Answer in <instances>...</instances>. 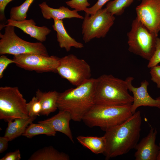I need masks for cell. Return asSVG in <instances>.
Returning a JSON list of instances; mask_svg holds the SVG:
<instances>
[{"label": "cell", "mask_w": 160, "mask_h": 160, "mask_svg": "<svg viewBox=\"0 0 160 160\" xmlns=\"http://www.w3.org/2000/svg\"><path fill=\"white\" fill-rule=\"evenodd\" d=\"M59 92L56 91L43 92L38 89L36 96L41 102L42 110L40 115L48 116L57 109V101Z\"/></svg>", "instance_id": "cell-18"}, {"label": "cell", "mask_w": 160, "mask_h": 160, "mask_svg": "<svg viewBox=\"0 0 160 160\" xmlns=\"http://www.w3.org/2000/svg\"><path fill=\"white\" fill-rule=\"evenodd\" d=\"M72 120L70 113L65 110H59L58 113L52 117L38 122L46 124L55 132H59L66 135L73 143L74 141L70 127L69 123Z\"/></svg>", "instance_id": "cell-15"}, {"label": "cell", "mask_w": 160, "mask_h": 160, "mask_svg": "<svg viewBox=\"0 0 160 160\" xmlns=\"http://www.w3.org/2000/svg\"><path fill=\"white\" fill-rule=\"evenodd\" d=\"M159 150L158 155L157 157V160H160V142L159 144Z\"/></svg>", "instance_id": "cell-34"}, {"label": "cell", "mask_w": 160, "mask_h": 160, "mask_svg": "<svg viewBox=\"0 0 160 160\" xmlns=\"http://www.w3.org/2000/svg\"><path fill=\"white\" fill-rule=\"evenodd\" d=\"M8 140L4 136L0 137V153H2L7 149L8 146Z\"/></svg>", "instance_id": "cell-33"}, {"label": "cell", "mask_w": 160, "mask_h": 160, "mask_svg": "<svg viewBox=\"0 0 160 160\" xmlns=\"http://www.w3.org/2000/svg\"><path fill=\"white\" fill-rule=\"evenodd\" d=\"M36 117H29L28 119L16 118L8 122V125L4 136L9 141H12L22 135L26 128L36 118Z\"/></svg>", "instance_id": "cell-19"}, {"label": "cell", "mask_w": 160, "mask_h": 160, "mask_svg": "<svg viewBox=\"0 0 160 160\" xmlns=\"http://www.w3.org/2000/svg\"><path fill=\"white\" fill-rule=\"evenodd\" d=\"M132 104L118 106L95 105L82 121L89 127H99L105 132L122 123L133 115L131 111Z\"/></svg>", "instance_id": "cell-4"}, {"label": "cell", "mask_w": 160, "mask_h": 160, "mask_svg": "<svg viewBox=\"0 0 160 160\" xmlns=\"http://www.w3.org/2000/svg\"><path fill=\"white\" fill-rule=\"evenodd\" d=\"M115 17L105 8L95 13H85L82 25L83 39L87 43L94 38L105 37L114 23Z\"/></svg>", "instance_id": "cell-8"}, {"label": "cell", "mask_w": 160, "mask_h": 160, "mask_svg": "<svg viewBox=\"0 0 160 160\" xmlns=\"http://www.w3.org/2000/svg\"><path fill=\"white\" fill-rule=\"evenodd\" d=\"M15 63L12 59L8 58L6 56L2 55L0 57V79L2 78L4 71L10 64Z\"/></svg>", "instance_id": "cell-30"}, {"label": "cell", "mask_w": 160, "mask_h": 160, "mask_svg": "<svg viewBox=\"0 0 160 160\" xmlns=\"http://www.w3.org/2000/svg\"><path fill=\"white\" fill-rule=\"evenodd\" d=\"M67 154L60 152L51 146L45 147L33 153L29 160H69Z\"/></svg>", "instance_id": "cell-20"}, {"label": "cell", "mask_w": 160, "mask_h": 160, "mask_svg": "<svg viewBox=\"0 0 160 160\" xmlns=\"http://www.w3.org/2000/svg\"><path fill=\"white\" fill-rule=\"evenodd\" d=\"M135 10L137 18L158 37L160 31V0H142Z\"/></svg>", "instance_id": "cell-11"}, {"label": "cell", "mask_w": 160, "mask_h": 160, "mask_svg": "<svg viewBox=\"0 0 160 160\" xmlns=\"http://www.w3.org/2000/svg\"><path fill=\"white\" fill-rule=\"evenodd\" d=\"M135 0H114L109 1L106 8L112 15H122L126 8L129 6Z\"/></svg>", "instance_id": "cell-24"}, {"label": "cell", "mask_w": 160, "mask_h": 160, "mask_svg": "<svg viewBox=\"0 0 160 160\" xmlns=\"http://www.w3.org/2000/svg\"><path fill=\"white\" fill-rule=\"evenodd\" d=\"M27 103L17 87H0L1 119L8 122L16 118H28Z\"/></svg>", "instance_id": "cell-7"}, {"label": "cell", "mask_w": 160, "mask_h": 160, "mask_svg": "<svg viewBox=\"0 0 160 160\" xmlns=\"http://www.w3.org/2000/svg\"><path fill=\"white\" fill-rule=\"evenodd\" d=\"M76 139L82 145L95 154L103 153L105 152L106 141L103 136L97 137L81 135L78 136Z\"/></svg>", "instance_id": "cell-21"}, {"label": "cell", "mask_w": 160, "mask_h": 160, "mask_svg": "<svg viewBox=\"0 0 160 160\" xmlns=\"http://www.w3.org/2000/svg\"><path fill=\"white\" fill-rule=\"evenodd\" d=\"M65 3L68 6L78 11H84L90 5L87 0H71L66 1Z\"/></svg>", "instance_id": "cell-26"}, {"label": "cell", "mask_w": 160, "mask_h": 160, "mask_svg": "<svg viewBox=\"0 0 160 160\" xmlns=\"http://www.w3.org/2000/svg\"><path fill=\"white\" fill-rule=\"evenodd\" d=\"M151 80L157 85L160 89V65H158L150 68V72Z\"/></svg>", "instance_id": "cell-29"}, {"label": "cell", "mask_w": 160, "mask_h": 160, "mask_svg": "<svg viewBox=\"0 0 160 160\" xmlns=\"http://www.w3.org/2000/svg\"><path fill=\"white\" fill-rule=\"evenodd\" d=\"M129 51L149 60L155 50L158 37L151 33L136 17L127 34Z\"/></svg>", "instance_id": "cell-6"}, {"label": "cell", "mask_w": 160, "mask_h": 160, "mask_svg": "<svg viewBox=\"0 0 160 160\" xmlns=\"http://www.w3.org/2000/svg\"><path fill=\"white\" fill-rule=\"evenodd\" d=\"M15 27L5 25L4 34L0 33V54L14 55L33 54L49 56L45 46L41 42H31L18 36L15 31Z\"/></svg>", "instance_id": "cell-5"}, {"label": "cell", "mask_w": 160, "mask_h": 160, "mask_svg": "<svg viewBox=\"0 0 160 160\" xmlns=\"http://www.w3.org/2000/svg\"><path fill=\"white\" fill-rule=\"evenodd\" d=\"M57 73L76 87L91 78L92 76L89 65L72 54L60 58Z\"/></svg>", "instance_id": "cell-9"}, {"label": "cell", "mask_w": 160, "mask_h": 160, "mask_svg": "<svg viewBox=\"0 0 160 160\" xmlns=\"http://www.w3.org/2000/svg\"><path fill=\"white\" fill-rule=\"evenodd\" d=\"M43 17L47 19H56L62 20L65 18H73L84 19V17L79 15L76 10H71L63 6L58 8H54L49 6L46 2L39 4Z\"/></svg>", "instance_id": "cell-16"}, {"label": "cell", "mask_w": 160, "mask_h": 160, "mask_svg": "<svg viewBox=\"0 0 160 160\" xmlns=\"http://www.w3.org/2000/svg\"><path fill=\"white\" fill-rule=\"evenodd\" d=\"M139 0V1H140V0Z\"/></svg>", "instance_id": "cell-35"}, {"label": "cell", "mask_w": 160, "mask_h": 160, "mask_svg": "<svg viewBox=\"0 0 160 160\" xmlns=\"http://www.w3.org/2000/svg\"><path fill=\"white\" fill-rule=\"evenodd\" d=\"M26 108L29 117L39 116L41 111V105L40 100L36 96L26 104Z\"/></svg>", "instance_id": "cell-25"}, {"label": "cell", "mask_w": 160, "mask_h": 160, "mask_svg": "<svg viewBox=\"0 0 160 160\" xmlns=\"http://www.w3.org/2000/svg\"><path fill=\"white\" fill-rule=\"evenodd\" d=\"M5 25H11L18 28L31 37L41 42L46 40L47 36L51 32V29L46 26L36 25L35 22L32 19L17 21L9 19L7 20Z\"/></svg>", "instance_id": "cell-14"}, {"label": "cell", "mask_w": 160, "mask_h": 160, "mask_svg": "<svg viewBox=\"0 0 160 160\" xmlns=\"http://www.w3.org/2000/svg\"><path fill=\"white\" fill-rule=\"evenodd\" d=\"M134 79L133 77L129 76L125 79L129 90L133 95V102L131 108L132 113H135L137 109L141 106L155 107L160 109V96L153 99L150 96L147 90L148 82L145 80L141 83L140 87H137L132 85V81Z\"/></svg>", "instance_id": "cell-12"}, {"label": "cell", "mask_w": 160, "mask_h": 160, "mask_svg": "<svg viewBox=\"0 0 160 160\" xmlns=\"http://www.w3.org/2000/svg\"><path fill=\"white\" fill-rule=\"evenodd\" d=\"M156 129L151 128L147 135L138 143L134 149L136 160H157L159 148L155 143Z\"/></svg>", "instance_id": "cell-13"}, {"label": "cell", "mask_w": 160, "mask_h": 160, "mask_svg": "<svg viewBox=\"0 0 160 160\" xmlns=\"http://www.w3.org/2000/svg\"><path fill=\"white\" fill-rule=\"evenodd\" d=\"M52 28L56 32L57 40L61 48L69 52L71 47L81 49L84 47L83 44L76 41L68 33L64 25L62 20L53 19Z\"/></svg>", "instance_id": "cell-17"}, {"label": "cell", "mask_w": 160, "mask_h": 160, "mask_svg": "<svg viewBox=\"0 0 160 160\" xmlns=\"http://www.w3.org/2000/svg\"><path fill=\"white\" fill-rule=\"evenodd\" d=\"M56 134V132L46 124L39 123L35 124L32 122L27 127L22 135L31 138L40 135L54 136Z\"/></svg>", "instance_id": "cell-22"}, {"label": "cell", "mask_w": 160, "mask_h": 160, "mask_svg": "<svg viewBox=\"0 0 160 160\" xmlns=\"http://www.w3.org/2000/svg\"><path fill=\"white\" fill-rule=\"evenodd\" d=\"M13 59L17 66L25 70L39 73H57L60 58L54 55L26 54L14 55Z\"/></svg>", "instance_id": "cell-10"}, {"label": "cell", "mask_w": 160, "mask_h": 160, "mask_svg": "<svg viewBox=\"0 0 160 160\" xmlns=\"http://www.w3.org/2000/svg\"><path fill=\"white\" fill-rule=\"evenodd\" d=\"M160 63V38L157 37L156 39V49L155 52L149 60L147 67L151 68Z\"/></svg>", "instance_id": "cell-27"}, {"label": "cell", "mask_w": 160, "mask_h": 160, "mask_svg": "<svg viewBox=\"0 0 160 160\" xmlns=\"http://www.w3.org/2000/svg\"><path fill=\"white\" fill-rule=\"evenodd\" d=\"M142 122L138 111L122 123L105 131L103 154L106 159L126 154L135 148L140 138Z\"/></svg>", "instance_id": "cell-1"}, {"label": "cell", "mask_w": 160, "mask_h": 160, "mask_svg": "<svg viewBox=\"0 0 160 160\" xmlns=\"http://www.w3.org/2000/svg\"><path fill=\"white\" fill-rule=\"evenodd\" d=\"M34 0H25L20 5L12 7L10 10L9 19L17 21L26 20L28 9Z\"/></svg>", "instance_id": "cell-23"}, {"label": "cell", "mask_w": 160, "mask_h": 160, "mask_svg": "<svg viewBox=\"0 0 160 160\" xmlns=\"http://www.w3.org/2000/svg\"><path fill=\"white\" fill-rule=\"evenodd\" d=\"M96 79L91 78L75 88L59 93L57 101L58 109L71 114L72 120L82 121L85 114L95 105Z\"/></svg>", "instance_id": "cell-2"}, {"label": "cell", "mask_w": 160, "mask_h": 160, "mask_svg": "<svg viewBox=\"0 0 160 160\" xmlns=\"http://www.w3.org/2000/svg\"><path fill=\"white\" fill-rule=\"evenodd\" d=\"M128 90L125 80L111 74H103L96 79L95 105L118 106L132 104L133 97Z\"/></svg>", "instance_id": "cell-3"}, {"label": "cell", "mask_w": 160, "mask_h": 160, "mask_svg": "<svg viewBox=\"0 0 160 160\" xmlns=\"http://www.w3.org/2000/svg\"><path fill=\"white\" fill-rule=\"evenodd\" d=\"M110 0H98L96 3L91 7L87 8L84 11L85 13L90 15L95 13Z\"/></svg>", "instance_id": "cell-31"}, {"label": "cell", "mask_w": 160, "mask_h": 160, "mask_svg": "<svg viewBox=\"0 0 160 160\" xmlns=\"http://www.w3.org/2000/svg\"><path fill=\"white\" fill-rule=\"evenodd\" d=\"M13 0H0V30L5 27L7 23V20L4 14V10L7 4Z\"/></svg>", "instance_id": "cell-28"}, {"label": "cell", "mask_w": 160, "mask_h": 160, "mask_svg": "<svg viewBox=\"0 0 160 160\" xmlns=\"http://www.w3.org/2000/svg\"><path fill=\"white\" fill-rule=\"evenodd\" d=\"M21 158L20 152L19 149H17L7 153L0 160H20Z\"/></svg>", "instance_id": "cell-32"}]
</instances>
